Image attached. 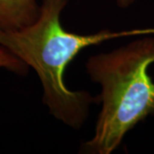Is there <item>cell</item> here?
Instances as JSON below:
<instances>
[{"instance_id": "7a4b0ae2", "label": "cell", "mask_w": 154, "mask_h": 154, "mask_svg": "<svg viewBox=\"0 0 154 154\" xmlns=\"http://www.w3.org/2000/svg\"><path fill=\"white\" fill-rule=\"evenodd\" d=\"M154 37L134 40L91 56L88 76L100 87L101 102L94 134L81 146L83 153L110 154L139 122L154 116Z\"/></svg>"}, {"instance_id": "6da1fadb", "label": "cell", "mask_w": 154, "mask_h": 154, "mask_svg": "<svg viewBox=\"0 0 154 154\" xmlns=\"http://www.w3.org/2000/svg\"><path fill=\"white\" fill-rule=\"evenodd\" d=\"M69 0H42L35 22L28 27L0 30V46L36 72L43 88V101L57 120L74 129L87 121L91 105L99 101L87 91H74L63 80L64 70L82 50L110 39L154 30L113 32L103 29L91 34L66 31L61 14Z\"/></svg>"}, {"instance_id": "5b68a950", "label": "cell", "mask_w": 154, "mask_h": 154, "mask_svg": "<svg viewBox=\"0 0 154 154\" xmlns=\"http://www.w3.org/2000/svg\"><path fill=\"white\" fill-rule=\"evenodd\" d=\"M137 0H116L117 6L121 9H127L132 6Z\"/></svg>"}, {"instance_id": "3957f363", "label": "cell", "mask_w": 154, "mask_h": 154, "mask_svg": "<svg viewBox=\"0 0 154 154\" xmlns=\"http://www.w3.org/2000/svg\"><path fill=\"white\" fill-rule=\"evenodd\" d=\"M37 0H0V30L12 31L28 27L39 14Z\"/></svg>"}, {"instance_id": "277c9868", "label": "cell", "mask_w": 154, "mask_h": 154, "mask_svg": "<svg viewBox=\"0 0 154 154\" xmlns=\"http://www.w3.org/2000/svg\"><path fill=\"white\" fill-rule=\"evenodd\" d=\"M0 69H5L19 75H26L29 68L10 51L0 46Z\"/></svg>"}]
</instances>
